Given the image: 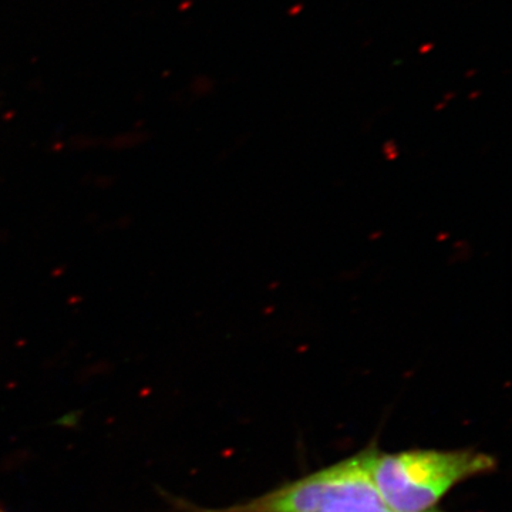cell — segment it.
Segmentation results:
<instances>
[{
    "label": "cell",
    "mask_w": 512,
    "mask_h": 512,
    "mask_svg": "<svg viewBox=\"0 0 512 512\" xmlns=\"http://www.w3.org/2000/svg\"><path fill=\"white\" fill-rule=\"evenodd\" d=\"M494 468L493 457L471 450H375L370 461L377 494L393 512H439L451 488Z\"/></svg>",
    "instance_id": "6da1fadb"
},
{
    "label": "cell",
    "mask_w": 512,
    "mask_h": 512,
    "mask_svg": "<svg viewBox=\"0 0 512 512\" xmlns=\"http://www.w3.org/2000/svg\"><path fill=\"white\" fill-rule=\"evenodd\" d=\"M373 451L369 448L247 503L212 512H330L384 505L370 473Z\"/></svg>",
    "instance_id": "7a4b0ae2"
},
{
    "label": "cell",
    "mask_w": 512,
    "mask_h": 512,
    "mask_svg": "<svg viewBox=\"0 0 512 512\" xmlns=\"http://www.w3.org/2000/svg\"><path fill=\"white\" fill-rule=\"evenodd\" d=\"M330 512H393L386 505H370V507H345Z\"/></svg>",
    "instance_id": "3957f363"
},
{
    "label": "cell",
    "mask_w": 512,
    "mask_h": 512,
    "mask_svg": "<svg viewBox=\"0 0 512 512\" xmlns=\"http://www.w3.org/2000/svg\"><path fill=\"white\" fill-rule=\"evenodd\" d=\"M0 512H6L5 510H2V508H0Z\"/></svg>",
    "instance_id": "277c9868"
}]
</instances>
